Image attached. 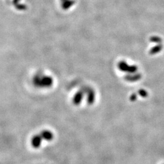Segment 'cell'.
<instances>
[{
    "mask_svg": "<svg viewBox=\"0 0 164 164\" xmlns=\"http://www.w3.org/2000/svg\"><path fill=\"white\" fill-rule=\"evenodd\" d=\"M43 138H42L41 135H35L34 136L31 140V144L34 148H39L42 145Z\"/></svg>",
    "mask_w": 164,
    "mask_h": 164,
    "instance_id": "obj_1",
    "label": "cell"
},
{
    "mask_svg": "<svg viewBox=\"0 0 164 164\" xmlns=\"http://www.w3.org/2000/svg\"><path fill=\"white\" fill-rule=\"evenodd\" d=\"M40 135L41 136H42L43 139L47 140V141H50L52 140L53 139V134L49 131H47V130L43 131Z\"/></svg>",
    "mask_w": 164,
    "mask_h": 164,
    "instance_id": "obj_2",
    "label": "cell"
}]
</instances>
